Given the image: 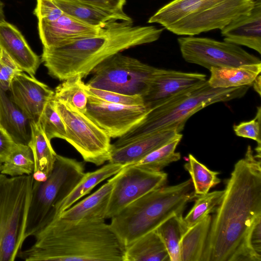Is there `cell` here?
Masks as SVG:
<instances>
[{
    "label": "cell",
    "mask_w": 261,
    "mask_h": 261,
    "mask_svg": "<svg viewBox=\"0 0 261 261\" xmlns=\"http://www.w3.org/2000/svg\"><path fill=\"white\" fill-rule=\"evenodd\" d=\"M212 217L201 261H249L246 240L261 216V161L250 145L234 165Z\"/></svg>",
    "instance_id": "cell-1"
},
{
    "label": "cell",
    "mask_w": 261,
    "mask_h": 261,
    "mask_svg": "<svg viewBox=\"0 0 261 261\" xmlns=\"http://www.w3.org/2000/svg\"><path fill=\"white\" fill-rule=\"evenodd\" d=\"M17 257L26 261H123L125 248L105 220L58 218L38 229Z\"/></svg>",
    "instance_id": "cell-2"
},
{
    "label": "cell",
    "mask_w": 261,
    "mask_h": 261,
    "mask_svg": "<svg viewBox=\"0 0 261 261\" xmlns=\"http://www.w3.org/2000/svg\"><path fill=\"white\" fill-rule=\"evenodd\" d=\"M164 29L154 26L134 25L120 21L100 35L54 47H43L41 61L53 77L63 81L91 74L100 63L114 55L158 40Z\"/></svg>",
    "instance_id": "cell-3"
},
{
    "label": "cell",
    "mask_w": 261,
    "mask_h": 261,
    "mask_svg": "<svg viewBox=\"0 0 261 261\" xmlns=\"http://www.w3.org/2000/svg\"><path fill=\"white\" fill-rule=\"evenodd\" d=\"M196 197L191 179L164 186L126 206L111 218L109 224L125 248L170 217L183 213L187 204Z\"/></svg>",
    "instance_id": "cell-4"
},
{
    "label": "cell",
    "mask_w": 261,
    "mask_h": 261,
    "mask_svg": "<svg viewBox=\"0 0 261 261\" xmlns=\"http://www.w3.org/2000/svg\"><path fill=\"white\" fill-rule=\"evenodd\" d=\"M33 174L8 177L0 173V261H13L25 240Z\"/></svg>",
    "instance_id": "cell-5"
},
{
    "label": "cell",
    "mask_w": 261,
    "mask_h": 261,
    "mask_svg": "<svg viewBox=\"0 0 261 261\" xmlns=\"http://www.w3.org/2000/svg\"><path fill=\"white\" fill-rule=\"evenodd\" d=\"M82 162L57 154L53 169L42 181L34 179L25 238L33 236L53 219L56 207L73 189L85 174Z\"/></svg>",
    "instance_id": "cell-6"
},
{
    "label": "cell",
    "mask_w": 261,
    "mask_h": 261,
    "mask_svg": "<svg viewBox=\"0 0 261 261\" xmlns=\"http://www.w3.org/2000/svg\"><path fill=\"white\" fill-rule=\"evenodd\" d=\"M155 67L120 53L107 58L92 71L86 85L127 95L143 96Z\"/></svg>",
    "instance_id": "cell-7"
},
{
    "label": "cell",
    "mask_w": 261,
    "mask_h": 261,
    "mask_svg": "<svg viewBox=\"0 0 261 261\" xmlns=\"http://www.w3.org/2000/svg\"><path fill=\"white\" fill-rule=\"evenodd\" d=\"M66 131L65 140L71 145L85 162L100 166L108 162L111 138L87 115L69 105L53 99Z\"/></svg>",
    "instance_id": "cell-8"
},
{
    "label": "cell",
    "mask_w": 261,
    "mask_h": 261,
    "mask_svg": "<svg viewBox=\"0 0 261 261\" xmlns=\"http://www.w3.org/2000/svg\"><path fill=\"white\" fill-rule=\"evenodd\" d=\"M254 3V0H201L190 14L166 29L189 36L221 30L239 16L248 14Z\"/></svg>",
    "instance_id": "cell-9"
},
{
    "label": "cell",
    "mask_w": 261,
    "mask_h": 261,
    "mask_svg": "<svg viewBox=\"0 0 261 261\" xmlns=\"http://www.w3.org/2000/svg\"><path fill=\"white\" fill-rule=\"evenodd\" d=\"M177 41L181 56L186 62L209 70L215 67L261 63L259 58L239 45L226 41L193 36L179 37Z\"/></svg>",
    "instance_id": "cell-10"
},
{
    "label": "cell",
    "mask_w": 261,
    "mask_h": 261,
    "mask_svg": "<svg viewBox=\"0 0 261 261\" xmlns=\"http://www.w3.org/2000/svg\"><path fill=\"white\" fill-rule=\"evenodd\" d=\"M168 174L150 171L133 164L124 166L117 173L106 218L111 219L126 206L156 189L166 185Z\"/></svg>",
    "instance_id": "cell-11"
},
{
    "label": "cell",
    "mask_w": 261,
    "mask_h": 261,
    "mask_svg": "<svg viewBox=\"0 0 261 261\" xmlns=\"http://www.w3.org/2000/svg\"><path fill=\"white\" fill-rule=\"evenodd\" d=\"M88 95L86 114L110 138H119L139 123L149 110L143 105H125Z\"/></svg>",
    "instance_id": "cell-12"
},
{
    "label": "cell",
    "mask_w": 261,
    "mask_h": 261,
    "mask_svg": "<svg viewBox=\"0 0 261 261\" xmlns=\"http://www.w3.org/2000/svg\"><path fill=\"white\" fill-rule=\"evenodd\" d=\"M206 80V76L202 73L155 67L147 92L142 97L144 105L150 110L178 93Z\"/></svg>",
    "instance_id": "cell-13"
},
{
    "label": "cell",
    "mask_w": 261,
    "mask_h": 261,
    "mask_svg": "<svg viewBox=\"0 0 261 261\" xmlns=\"http://www.w3.org/2000/svg\"><path fill=\"white\" fill-rule=\"evenodd\" d=\"M9 90L11 100L30 122L35 123H38L45 106L54 96V91L47 85L22 71L14 76Z\"/></svg>",
    "instance_id": "cell-14"
},
{
    "label": "cell",
    "mask_w": 261,
    "mask_h": 261,
    "mask_svg": "<svg viewBox=\"0 0 261 261\" xmlns=\"http://www.w3.org/2000/svg\"><path fill=\"white\" fill-rule=\"evenodd\" d=\"M184 127H169L137 138L118 146L111 145L109 163L126 166L135 164L175 138L182 137Z\"/></svg>",
    "instance_id": "cell-15"
},
{
    "label": "cell",
    "mask_w": 261,
    "mask_h": 261,
    "mask_svg": "<svg viewBox=\"0 0 261 261\" xmlns=\"http://www.w3.org/2000/svg\"><path fill=\"white\" fill-rule=\"evenodd\" d=\"M107 28L90 25L64 13L54 21L38 20L40 39L45 48L63 46L97 36L102 34Z\"/></svg>",
    "instance_id": "cell-16"
},
{
    "label": "cell",
    "mask_w": 261,
    "mask_h": 261,
    "mask_svg": "<svg viewBox=\"0 0 261 261\" xmlns=\"http://www.w3.org/2000/svg\"><path fill=\"white\" fill-rule=\"evenodd\" d=\"M224 41L243 45L261 54V0H254L250 12L221 30Z\"/></svg>",
    "instance_id": "cell-17"
},
{
    "label": "cell",
    "mask_w": 261,
    "mask_h": 261,
    "mask_svg": "<svg viewBox=\"0 0 261 261\" xmlns=\"http://www.w3.org/2000/svg\"><path fill=\"white\" fill-rule=\"evenodd\" d=\"M116 179L117 174L95 192L74 203L56 218L70 222L105 220L111 194Z\"/></svg>",
    "instance_id": "cell-18"
},
{
    "label": "cell",
    "mask_w": 261,
    "mask_h": 261,
    "mask_svg": "<svg viewBox=\"0 0 261 261\" xmlns=\"http://www.w3.org/2000/svg\"><path fill=\"white\" fill-rule=\"evenodd\" d=\"M0 48L22 71L31 76L36 74L41 61L39 57L32 50L18 29L6 21L0 23Z\"/></svg>",
    "instance_id": "cell-19"
},
{
    "label": "cell",
    "mask_w": 261,
    "mask_h": 261,
    "mask_svg": "<svg viewBox=\"0 0 261 261\" xmlns=\"http://www.w3.org/2000/svg\"><path fill=\"white\" fill-rule=\"evenodd\" d=\"M53 1L65 14L91 26L107 28L118 21H133L125 13L108 12L76 0Z\"/></svg>",
    "instance_id": "cell-20"
},
{
    "label": "cell",
    "mask_w": 261,
    "mask_h": 261,
    "mask_svg": "<svg viewBox=\"0 0 261 261\" xmlns=\"http://www.w3.org/2000/svg\"><path fill=\"white\" fill-rule=\"evenodd\" d=\"M0 127L16 143L28 145L31 136L30 121L1 87Z\"/></svg>",
    "instance_id": "cell-21"
},
{
    "label": "cell",
    "mask_w": 261,
    "mask_h": 261,
    "mask_svg": "<svg viewBox=\"0 0 261 261\" xmlns=\"http://www.w3.org/2000/svg\"><path fill=\"white\" fill-rule=\"evenodd\" d=\"M124 166L109 162L94 171L85 173L68 195L56 207L52 220L83 196L89 194L97 185L118 173Z\"/></svg>",
    "instance_id": "cell-22"
},
{
    "label": "cell",
    "mask_w": 261,
    "mask_h": 261,
    "mask_svg": "<svg viewBox=\"0 0 261 261\" xmlns=\"http://www.w3.org/2000/svg\"><path fill=\"white\" fill-rule=\"evenodd\" d=\"M207 80L213 88H228L251 85L261 72V63L236 67L212 68Z\"/></svg>",
    "instance_id": "cell-23"
},
{
    "label": "cell",
    "mask_w": 261,
    "mask_h": 261,
    "mask_svg": "<svg viewBox=\"0 0 261 261\" xmlns=\"http://www.w3.org/2000/svg\"><path fill=\"white\" fill-rule=\"evenodd\" d=\"M123 261H170L160 236L154 230L125 248Z\"/></svg>",
    "instance_id": "cell-24"
},
{
    "label": "cell",
    "mask_w": 261,
    "mask_h": 261,
    "mask_svg": "<svg viewBox=\"0 0 261 261\" xmlns=\"http://www.w3.org/2000/svg\"><path fill=\"white\" fill-rule=\"evenodd\" d=\"M212 217L207 215L184 233L179 244L180 261H201Z\"/></svg>",
    "instance_id": "cell-25"
},
{
    "label": "cell",
    "mask_w": 261,
    "mask_h": 261,
    "mask_svg": "<svg viewBox=\"0 0 261 261\" xmlns=\"http://www.w3.org/2000/svg\"><path fill=\"white\" fill-rule=\"evenodd\" d=\"M30 126L31 136L28 145L33 155L34 172H42L48 176L53 169L57 154L39 123L30 122Z\"/></svg>",
    "instance_id": "cell-26"
},
{
    "label": "cell",
    "mask_w": 261,
    "mask_h": 261,
    "mask_svg": "<svg viewBox=\"0 0 261 261\" xmlns=\"http://www.w3.org/2000/svg\"><path fill=\"white\" fill-rule=\"evenodd\" d=\"M188 228L181 213L170 217L155 229L165 245L170 261H180L179 244Z\"/></svg>",
    "instance_id": "cell-27"
},
{
    "label": "cell",
    "mask_w": 261,
    "mask_h": 261,
    "mask_svg": "<svg viewBox=\"0 0 261 261\" xmlns=\"http://www.w3.org/2000/svg\"><path fill=\"white\" fill-rule=\"evenodd\" d=\"M82 79L81 76L76 75L63 81L56 88L53 99L66 103L85 114L88 95Z\"/></svg>",
    "instance_id": "cell-28"
},
{
    "label": "cell",
    "mask_w": 261,
    "mask_h": 261,
    "mask_svg": "<svg viewBox=\"0 0 261 261\" xmlns=\"http://www.w3.org/2000/svg\"><path fill=\"white\" fill-rule=\"evenodd\" d=\"M35 164L32 151L28 145L16 143L2 164L0 173L11 177L33 174Z\"/></svg>",
    "instance_id": "cell-29"
},
{
    "label": "cell",
    "mask_w": 261,
    "mask_h": 261,
    "mask_svg": "<svg viewBox=\"0 0 261 261\" xmlns=\"http://www.w3.org/2000/svg\"><path fill=\"white\" fill-rule=\"evenodd\" d=\"M184 167L191 176L194 192L197 196L207 193L221 182L218 176L219 172L210 170L191 154H189L188 161Z\"/></svg>",
    "instance_id": "cell-30"
},
{
    "label": "cell",
    "mask_w": 261,
    "mask_h": 261,
    "mask_svg": "<svg viewBox=\"0 0 261 261\" xmlns=\"http://www.w3.org/2000/svg\"><path fill=\"white\" fill-rule=\"evenodd\" d=\"M182 137L174 139L133 164L150 171H161L170 164L180 159V152L175 150Z\"/></svg>",
    "instance_id": "cell-31"
},
{
    "label": "cell",
    "mask_w": 261,
    "mask_h": 261,
    "mask_svg": "<svg viewBox=\"0 0 261 261\" xmlns=\"http://www.w3.org/2000/svg\"><path fill=\"white\" fill-rule=\"evenodd\" d=\"M224 192V190L215 191L197 196L194 205L184 218L188 228L210 215L221 202Z\"/></svg>",
    "instance_id": "cell-32"
},
{
    "label": "cell",
    "mask_w": 261,
    "mask_h": 261,
    "mask_svg": "<svg viewBox=\"0 0 261 261\" xmlns=\"http://www.w3.org/2000/svg\"><path fill=\"white\" fill-rule=\"evenodd\" d=\"M38 123L49 141L56 138L65 139L66 127L62 118L55 108L53 100L45 106Z\"/></svg>",
    "instance_id": "cell-33"
},
{
    "label": "cell",
    "mask_w": 261,
    "mask_h": 261,
    "mask_svg": "<svg viewBox=\"0 0 261 261\" xmlns=\"http://www.w3.org/2000/svg\"><path fill=\"white\" fill-rule=\"evenodd\" d=\"M260 118L261 110L260 107H258L255 117L253 119L233 126V130L237 136L251 139L257 142L255 155L258 157H261Z\"/></svg>",
    "instance_id": "cell-34"
},
{
    "label": "cell",
    "mask_w": 261,
    "mask_h": 261,
    "mask_svg": "<svg viewBox=\"0 0 261 261\" xmlns=\"http://www.w3.org/2000/svg\"><path fill=\"white\" fill-rule=\"evenodd\" d=\"M84 88L87 94L107 102L125 105H144L143 97L140 95H127L113 91L94 88L87 86L86 84Z\"/></svg>",
    "instance_id": "cell-35"
},
{
    "label": "cell",
    "mask_w": 261,
    "mask_h": 261,
    "mask_svg": "<svg viewBox=\"0 0 261 261\" xmlns=\"http://www.w3.org/2000/svg\"><path fill=\"white\" fill-rule=\"evenodd\" d=\"M22 70L2 48H0V87L5 91L9 90L14 76Z\"/></svg>",
    "instance_id": "cell-36"
},
{
    "label": "cell",
    "mask_w": 261,
    "mask_h": 261,
    "mask_svg": "<svg viewBox=\"0 0 261 261\" xmlns=\"http://www.w3.org/2000/svg\"><path fill=\"white\" fill-rule=\"evenodd\" d=\"M250 261H261V216L258 217L250 228L246 240Z\"/></svg>",
    "instance_id": "cell-37"
},
{
    "label": "cell",
    "mask_w": 261,
    "mask_h": 261,
    "mask_svg": "<svg viewBox=\"0 0 261 261\" xmlns=\"http://www.w3.org/2000/svg\"><path fill=\"white\" fill-rule=\"evenodd\" d=\"M34 14L38 20L51 21L58 19L64 12L53 0H37Z\"/></svg>",
    "instance_id": "cell-38"
},
{
    "label": "cell",
    "mask_w": 261,
    "mask_h": 261,
    "mask_svg": "<svg viewBox=\"0 0 261 261\" xmlns=\"http://www.w3.org/2000/svg\"><path fill=\"white\" fill-rule=\"evenodd\" d=\"M108 12L115 13H124L123 7L126 0H76Z\"/></svg>",
    "instance_id": "cell-39"
},
{
    "label": "cell",
    "mask_w": 261,
    "mask_h": 261,
    "mask_svg": "<svg viewBox=\"0 0 261 261\" xmlns=\"http://www.w3.org/2000/svg\"><path fill=\"white\" fill-rule=\"evenodd\" d=\"M16 143L12 138L0 127V162L7 159Z\"/></svg>",
    "instance_id": "cell-40"
},
{
    "label": "cell",
    "mask_w": 261,
    "mask_h": 261,
    "mask_svg": "<svg viewBox=\"0 0 261 261\" xmlns=\"http://www.w3.org/2000/svg\"><path fill=\"white\" fill-rule=\"evenodd\" d=\"M260 75H258L252 84L254 90L258 93L259 96H260Z\"/></svg>",
    "instance_id": "cell-41"
},
{
    "label": "cell",
    "mask_w": 261,
    "mask_h": 261,
    "mask_svg": "<svg viewBox=\"0 0 261 261\" xmlns=\"http://www.w3.org/2000/svg\"><path fill=\"white\" fill-rule=\"evenodd\" d=\"M4 8V4L1 0H0V23L6 21Z\"/></svg>",
    "instance_id": "cell-42"
},
{
    "label": "cell",
    "mask_w": 261,
    "mask_h": 261,
    "mask_svg": "<svg viewBox=\"0 0 261 261\" xmlns=\"http://www.w3.org/2000/svg\"><path fill=\"white\" fill-rule=\"evenodd\" d=\"M2 164V163L1 162H0V171H1V169Z\"/></svg>",
    "instance_id": "cell-43"
}]
</instances>
